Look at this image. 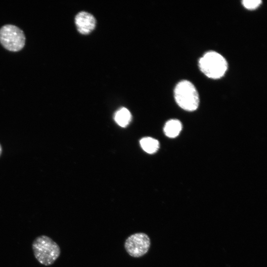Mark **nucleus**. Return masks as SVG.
<instances>
[{
    "instance_id": "nucleus-1",
    "label": "nucleus",
    "mask_w": 267,
    "mask_h": 267,
    "mask_svg": "<svg viewBox=\"0 0 267 267\" xmlns=\"http://www.w3.org/2000/svg\"><path fill=\"white\" fill-rule=\"evenodd\" d=\"M32 248L36 259L45 266L52 265L61 254L57 243L45 235L37 237L32 242Z\"/></svg>"
},
{
    "instance_id": "nucleus-2",
    "label": "nucleus",
    "mask_w": 267,
    "mask_h": 267,
    "mask_svg": "<svg viewBox=\"0 0 267 267\" xmlns=\"http://www.w3.org/2000/svg\"><path fill=\"white\" fill-rule=\"evenodd\" d=\"M198 64L201 71L211 79L221 78L227 69V62L225 59L214 51L205 53L199 60Z\"/></svg>"
},
{
    "instance_id": "nucleus-3",
    "label": "nucleus",
    "mask_w": 267,
    "mask_h": 267,
    "mask_svg": "<svg viewBox=\"0 0 267 267\" xmlns=\"http://www.w3.org/2000/svg\"><path fill=\"white\" fill-rule=\"evenodd\" d=\"M174 92L175 100L182 109L193 111L198 107V93L195 86L190 82L187 80L179 82L176 85Z\"/></svg>"
},
{
    "instance_id": "nucleus-4",
    "label": "nucleus",
    "mask_w": 267,
    "mask_h": 267,
    "mask_svg": "<svg viewBox=\"0 0 267 267\" xmlns=\"http://www.w3.org/2000/svg\"><path fill=\"white\" fill-rule=\"evenodd\" d=\"M0 43L6 49L18 51L25 45V35L18 27L11 24L5 25L0 29Z\"/></svg>"
},
{
    "instance_id": "nucleus-5",
    "label": "nucleus",
    "mask_w": 267,
    "mask_h": 267,
    "mask_svg": "<svg viewBox=\"0 0 267 267\" xmlns=\"http://www.w3.org/2000/svg\"><path fill=\"white\" fill-rule=\"evenodd\" d=\"M151 240L149 236L143 232L131 234L126 239L124 247L131 256L139 258L145 255L150 247Z\"/></svg>"
},
{
    "instance_id": "nucleus-6",
    "label": "nucleus",
    "mask_w": 267,
    "mask_h": 267,
    "mask_svg": "<svg viewBox=\"0 0 267 267\" xmlns=\"http://www.w3.org/2000/svg\"><path fill=\"white\" fill-rule=\"evenodd\" d=\"M78 31L82 34H88L95 28L96 20L94 16L86 11L79 12L75 18Z\"/></svg>"
},
{
    "instance_id": "nucleus-7",
    "label": "nucleus",
    "mask_w": 267,
    "mask_h": 267,
    "mask_svg": "<svg viewBox=\"0 0 267 267\" xmlns=\"http://www.w3.org/2000/svg\"><path fill=\"white\" fill-rule=\"evenodd\" d=\"M182 129L180 122L176 119H172L166 123L164 131L165 134L169 137L174 138L180 133Z\"/></svg>"
},
{
    "instance_id": "nucleus-8",
    "label": "nucleus",
    "mask_w": 267,
    "mask_h": 267,
    "mask_svg": "<svg viewBox=\"0 0 267 267\" xmlns=\"http://www.w3.org/2000/svg\"><path fill=\"white\" fill-rule=\"evenodd\" d=\"M114 118L116 123L119 126L125 127L130 123L132 115L128 109L122 107L116 112Z\"/></svg>"
},
{
    "instance_id": "nucleus-9",
    "label": "nucleus",
    "mask_w": 267,
    "mask_h": 267,
    "mask_svg": "<svg viewBox=\"0 0 267 267\" xmlns=\"http://www.w3.org/2000/svg\"><path fill=\"white\" fill-rule=\"evenodd\" d=\"M140 144L142 149L149 154L156 152L159 147L158 141L150 137L142 138L140 141Z\"/></svg>"
},
{
    "instance_id": "nucleus-10",
    "label": "nucleus",
    "mask_w": 267,
    "mask_h": 267,
    "mask_svg": "<svg viewBox=\"0 0 267 267\" xmlns=\"http://www.w3.org/2000/svg\"><path fill=\"white\" fill-rule=\"evenodd\" d=\"M242 2L245 8L252 10L259 6L262 3V1L260 0H244Z\"/></svg>"
},
{
    "instance_id": "nucleus-11",
    "label": "nucleus",
    "mask_w": 267,
    "mask_h": 267,
    "mask_svg": "<svg viewBox=\"0 0 267 267\" xmlns=\"http://www.w3.org/2000/svg\"><path fill=\"white\" fill-rule=\"evenodd\" d=\"M2 146L1 144L0 143V157L2 154Z\"/></svg>"
}]
</instances>
